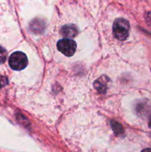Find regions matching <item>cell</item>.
Wrapping results in <instances>:
<instances>
[{"instance_id": "6", "label": "cell", "mask_w": 151, "mask_h": 152, "mask_svg": "<svg viewBox=\"0 0 151 152\" xmlns=\"http://www.w3.org/2000/svg\"><path fill=\"white\" fill-rule=\"evenodd\" d=\"M44 28H45L44 22L40 19H34L30 24V29L33 33H35V34L42 33L44 31Z\"/></svg>"}, {"instance_id": "2", "label": "cell", "mask_w": 151, "mask_h": 152, "mask_svg": "<svg viewBox=\"0 0 151 152\" xmlns=\"http://www.w3.org/2000/svg\"><path fill=\"white\" fill-rule=\"evenodd\" d=\"M28 64V57L24 53L20 51L14 52L9 58L10 67L16 71L25 69Z\"/></svg>"}, {"instance_id": "5", "label": "cell", "mask_w": 151, "mask_h": 152, "mask_svg": "<svg viewBox=\"0 0 151 152\" xmlns=\"http://www.w3.org/2000/svg\"><path fill=\"white\" fill-rule=\"evenodd\" d=\"M61 34L64 37L68 39H72L75 37L78 34V29L75 25H64L60 31Z\"/></svg>"}, {"instance_id": "8", "label": "cell", "mask_w": 151, "mask_h": 152, "mask_svg": "<svg viewBox=\"0 0 151 152\" xmlns=\"http://www.w3.org/2000/svg\"><path fill=\"white\" fill-rule=\"evenodd\" d=\"M7 51L4 48L0 46V64L4 63L7 59Z\"/></svg>"}, {"instance_id": "3", "label": "cell", "mask_w": 151, "mask_h": 152, "mask_svg": "<svg viewBox=\"0 0 151 152\" xmlns=\"http://www.w3.org/2000/svg\"><path fill=\"white\" fill-rule=\"evenodd\" d=\"M57 48L67 56H72L76 50V43L71 39H62L57 42Z\"/></svg>"}, {"instance_id": "7", "label": "cell", "mask_w": 151, "mask_h": 152, "mask_svg": "<svg viewBox=\"0 0 151 152\" xmlns=\"http://www.w3.org/2000/svg\"><path fill=\"white\" fill-rule=\"evenodd\" d=\"M111 126H112L114 132H115V134L118 135L119 134H122L123 133H124V131H123V129L122 127H121V126L120 124H118V123H115V122H112V123H111Z\"/></svg>"}, {"instance_id": "11", "label": "cell", "mask_w": 151, "mask_h": 152, "mask_svg": "<svg viewBox=\"0 0 151 152\" xmlns=\"http://www.w3.org/2000/svg\"><path fill=\"white\" fill-rule=\"evenodd\" d=\"M141 152H151V148H146V149H144L143 151Z\"/></svg>"}, {"instance_id": "4", "label": "cell", "mask_w": 151, "mask_h": 152, "mask_svg": "<svg viewBox=\"0 0 151 152\" xmlns=\"http://www.w3.org/2000/svg\"><path fill=\"white\" fill-rule=\"evenodd\" d=\"M110 80L107 76H102L95 81L93 86L98 92L101 94L106 93Z\"/></svg>"}, {"instance_id": "10", "label": "cell", "mask_w": 151, "mask_h": 152, "mask_svg": "<svg viewBox=\"0 0 151 152\" xmlns=\"http://www.w3.org/2000/svg\"><path fill=\"white\" fill-rule=\"evenodd\" d=\"M146 21L147 25L151 28V12L147 13L146 15Z\"/></svg>"}, {"instance_id": "9", "label": "cell", "mask_w": 151, "mask_h": 152, "mask_svg": "<svg viewBox=\"0 0 151 152\" xmlns=\"http://www.w3.org/2000/svg\"><path fill=\"white\" fill-rule=\"evenodd\" d=\"M7 84V79L2 75H0V88Z\"/></svg>"}, {"instance_id": "1", "label": "cell", "mask_w": 151, "mask_h": 152, "mask_svg": "<svg viewBox=\"0 0 151 152\" xmlns=\"http://www.w3.org/2000/svg\"><path fill=\"white\" fill-rule=\"evenodd\" d=\"M113 32L116 39L121 41L127 39L130 32V23L123 18L115 19L113 25Z\"/></svg>"}]
</instances>
